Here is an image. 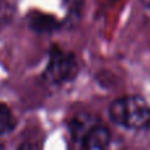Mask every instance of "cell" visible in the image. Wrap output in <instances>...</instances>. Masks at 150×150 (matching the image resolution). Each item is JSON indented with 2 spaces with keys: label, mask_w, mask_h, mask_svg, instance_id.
I'll use <instances>...</instances> for the list:
<instances>
[{
  "label": "cell",
  "mask_w": 150,
  "mask_h": 150,
  "mask_svg": "<svg viewBox=\"0 0 150 150\" xmlns=\"http://www.w3.org/2000/svg\"><path fill=\"white\" fill-rule=\"evenodd\" d=\"M17 150H39V147H37V145L32 144V142H23V144H20L19 147H17Z\"/></svg>",
  "instance_id": "obj_6"
},
{
  "label": "cell",
  "mask_w": 150,
  "mask_h": 150,
  "mask_svg": "<svg viewBox=\"0 0 150 150\" xmlns=\"http://www.w3.org/2000/svg\"><path fill=\"white\" fill-rule=\"evenodd\" d=\"M113 124L129 130H146L150 127V105L141 96H122L109 106Z\"/></svg>",
  "instance_id": "obj_2"
},
{
  "label": "cell",
  "mask_w": 150,
  "mask_h": 150,
  "mask_svg": "<svg viewBox=\"0 0 150 150\" xmlns=\"http://www.w3.org/2000/svg\"><path fill=\"white\" fill-rule=\"evenodd\" d=\"M72 141L79 150H108L112 141L109 127L88 112L74 114L68 124Z\"/></svg>",
  "instance_id": "obj_1"
},
{
  "label": "cell",
  "mask_w": 150,
  "mask_h": 150,
  "mask_svg": "<svg viewBox=\"0 0 150 150\" xmlns=\"http://www.w3.org/2000/svg\"><path fill=\"white\" fill-rule=\"evenodd\" d=\"M110 1H117V0H110Z\"/></svg>",
  "instance_id": "obj_9"
},
{
  "label": "cell",
  "mask_w": 150,
  "mask_h": 150,
  "mask_svg": "<svg viewBox=\"0 0 150 150\" xmlns=\"http://www.w3.org/2000/svg\"><path fill=\"white\" fill-rule=\"evenodd\" d=\"M141 3H142V6H144L145 8L150 9V0H141Z\"/></svg>",
  "instance_id": "obj_7"
},
{
  "label": "cell",
  "mask_w": 150,
  "mask_h": 150,
  "mask_svg": "<svg viewBox=\"0 0 150 150\" xmlns=\"http://www.w3.org/2000/svg\"><path fill=\"white\" fill-rule=\"evenodd\" d=\"M27 24L29 29L39 35H49L61 28V23L56 16L40 11H31L27 15Z\"/></svg>",
  "instance_id": "obj_4"
},
{
  "label": "cell",
  "mask_w": 150,
  "mask_h": 150,
  "mask_svg": "<svg viewBox=\"0 0 150 150\" xmlns=\"http://www.w3.org/2000/svg\"><path fill=\"white\" fill-rule=\"evenodd\" d=\"M0 150H6V146H4L1 142H0Z\"/></svg>",
  "instance_id": "obj_8"
},
{
  "label": "cell",
  "mask_w": 150,
  "mask_h": 150,
  "mask_svg": "<svg viewBox=\"0 0 150 150\" xmlns=\"http://www.w3.org/2000/svg\"><path fill=\"white\" fill-rule=\"evenodd\" d=\"M79 72L80 64L76 54L53 45L49 49L48 62L41 73V79L49 85H62L73 81Z\"/></svg>",
  "instance_id": "obj_3"
},
{
  "label": "cell",
  "mask_w": 150,
  "mask_h": 150,
  "mask_svg": "<svg viewBox=\"0 0 150 150\" xmlns=\"http://www.w3.org/2000/svg\"><path fill=\"white\" fill-rule=\"evenodd\" d=\"M16 118L11 108L4 102H0V137L11 133L16 127Z\"/></svg>",
  "instance_id": "obj_5"
}]
</instances>
